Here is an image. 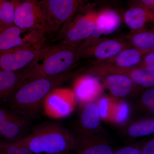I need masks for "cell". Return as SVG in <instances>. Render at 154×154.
Wrapping results in <instances>:
<instances>
[{
	"label": "cell",
	"mask_w": 154,
	"mask_h": 154,
	"mask_svg": "<svg viewBox=\"0 0 154 154\" xmlns=\"http://www.w3.org/2000/svg\"><path fill=\"white\" fill-rule=\"evenodd\" d=\"M84 69L41 77L24 83L10 98L11 110L27 119L35 118L42 110L43 102L48 95L81 74Z\"/></svg>",
	"instance_id": "cell-1"
},
{
	"label": "cell",
	"mask_w": 154,
	"mask_h": 154,
	"mask_svg": "<svg viewBox=\"0 0 154 154\" xmlns=\"http://www.w3.org/2000/svg\"><path fill=\"white\" fill-rule=\"evenodd\" d=\"M13 143L34 154H69L76 151L78 145L77 138L60 124L53 122L35 127L30 134Z\"/></svg>",
	"instance_id": "cell-2"
},
{
	"label": "cell",
	"mask_w": 154,
	"mask_h": 154,
	"mask_svg": "<svg viewBox=\"0 0 154 154\" xmlns=\"http://www.w3.org/2000/svg\"><path fill=\"white\" fill-rule=\"evenodd\" d=\"M79 47L61 42L53 46H44L36 59L25 69L24 83L69 71L79 60Z\"/></svg>",
	"instance_id": "cell-3"
},
{
	"label": "cell",
	"mask_w": 154,
	"mask_h": 154,
	"mask_svg": "<svg viewBox=\"0 0 154 154\" xmlns=\"http://www.w3.org/2000/svg\"><path fill=\"white\" fill-rule=\"evenodd\" d=\"M14 25L22 29L36 31L46 37L55 33L36 0H14Z\"/></svg>",
	"instance_id": "cell-4"
},
{
	"label": "cell",
	"mask_w": 154,
	"mask_h": 154,
	"mask_svg": "<svg viewBox=\"0 0 154 154\" xmlns=\"http://www.w3.org/2000/svg\"><path fill=\"white\" fill-rule=\"evenodd\" d=\"M81 74L94 76H105L111 74H121L129 77L134 84L145 88H152L154 85V72L140 67L124 68L106 63H93L88 69L85 68Z\"/></svg>",
	"instance_id": "cell-5"
},
{
	"label": "cell",
	"mask_w": 154,
	"mask_h": 154,
	"mask_svg": "<svg viewBox=\"0 0 154 154\" xmlns=\"http://www.w3.org/2000/svg\"><path fill=\"white\" fill-rule=\"evenodd\" d=\"M45 41L43 35L15 25L0 31V52L22 48H42Z\"/></svg>",
	"instance_id": "cell-6"
},
{
	"label": "cell",
	"mask_w": 154,
	"mask_h": 154,
	"mask_svg": "<svg viewBox=\"0 0 154 154\" xmlns=\"http://www.w3.org/2000/svg\"><path fill=\"white\" fill-rule=\"evenodd\" d=\"M38 2L55 32L69 21L84 3L80 0H42Z\"/></svg>",
	"instance_id": "cell-7"
},
{
	"label": "cell",
	"mask_w": 154,
	"mask_h": 154,
	"mask_svg": "<svg viewBox=\"0 0 154 154\" xmlns=\"http://www.w3.org/2000/svg\"><path fill=\"white\" fill-rule=\"evenodd\" d=\"M97 13L91 11L77 16L63 30L61 43L79 47L80 43L85 41L94 33Z\"/></svg>",
	"instance_id": "cell-8"
},
{
	"label": "cell",
	"mask_w": 154,
	"mask_h": 154,
	"mask_svg": "<svg viewBox=\"0 0 154 154\" xmlns=\"http://www.w3.org/2000/svg\"><path fill=\"white\" fill-rule=\"evenodd\" d=\"M76 100L73 92L68 88H58L45 99L42 110L48 117L55 119L66 117L74 110Z\"/></svg>",
	"instance_id": "cell-9"
},
{
	"label": "cell",
	"mask_w": 154,
	"mask_h": 154,
	"mask_svg": "<svg viewBox=\"0 0 154 154\" xmlns=\"http://www.w3.org/2000/svg\"><path fill=\"white\" fill-rule=\"evenodd\" d=\"M131 47L130 43L123 38L101 39L86 47H79V60L94 58L96 60L95 61L105 60Z\"/></svg>",
	"instance_id": "cell-10"
},
{
	"label": "cell",
	"mask_w": 154,
	"mask_h": 154,
	"mask_svg": "<svg viewBox=\"0 0 154 154\" xmlns=\"http://www.w3.org/2000/svg\"><path fill=\"white\" fill-rule=\"evenodd\" d=\"M43 47L22 48L1 51L0 70L18 72L28 67L36 59Z\"/></svg>",
	"instance_id": "cell-11"
},
{
	"label": "cell",
	"mask_w": 154,
	"mask_h": 154,
	"mask_svg": "<svg viewBox=\"0 0 154 154\" xmlns=\"http://www.w3.org/2000/svg\"><path fill=\"white\" fill-rule=\"evenodd\" d=\"M101 121L96 101L82 105L78 125L79 136L77 139H102L99 136L102 129Z\"/></svg>",
	"instance_id": "cell-12"
},
{
	"label": "cell",
	"mask_w": 154,
	"mask_h": 154,
	"mask_svg": "<svg viewBox=\"0 0 154 154\" xmlns=\"http://www.w3.org/2000/svg\"><path fill=\"white\" fill-rule=\"evenodd\" d=\"M76 102L81 105L94 102L103 92V86L97 77L80 74L75 78L73 90Z\"/></svg>",
	"instance_id": "cell-13"
},
{
	"label": "cell",
	"mask_w": 154,
	"mask_h": 154,
	"mask_svg": "<svg viewBox=\"0 0 154 154\" xmlns=\"http://www.w3.org/2000/svg\"><path fill=\"white\" fill-rule=\"evenodd\" d=\"M121 17L117 12L111 9H105L97 13L96 27L93 34L79 46L80 48L93 44L103 35H109L116 31L121 26Z\"/></svg>",
	"instance_id": "cell-14"
},
{
	"label": "cell",
	"mask_w": 154,
	"mask_h": 154,
	"mask_svg": "<svg viewBox=\"0 0 154 154\" xmlns=\"http://www.w3.org/2000/svg\"><path fill=\"white\" fill-rule=\"evenodd\" d=\"M25 69L18 72L0 70V102L10 99L25 81Z\"/></svg>",
	"instance_id": "cell-15"
},
{
	"label": "cell",
	"mask_w": 154,
	"mask_h": 154,
	"mask_svg": "<svg viewBox=\"0 0 154 154\" xmlns=\"http://www.w3.org/2000/svg\"><path fill=\"white\" fill-rule=\"evenodd\" d=\"M151 51L130 48L122 51L114 57L101 61H94V63H106L124 68L136 67L143 57Z\"/></svg>",
	"instance_id": "cell-16"
},
{
	"label": "cell",
	"mask_w": 154,
	"mask_h": 154,
	"mask_svg": "<svg viewBox=\"0 0 154 154\" xmlns=\"http://www.w3.org/2000/svg\"><path fill=\"white\" fill-rule=\"evenodd\" d=\"M123 18L125 25L131 31H134L143 29L146 24L153 22L154 13L153 11L134 5L125 11Z\"/></svg>",
	"instance_id": "cell-17"
},
{
	"label": "cell",
	"mask_w": 154,
	"mask_h": 154,
	"mask_svg": "<svg viewBox=\"0 0 154 154\" xmlns=\"http://www.w3.org/2000/svg\"><path fill=\"white\" fill-rule=\"evenodd\" d=\"M105 76V87L116 99L127 97L131 93L134 87V83L127 76L111 74Z\"/></svg>",
	"instance_id": "cell-18"
},
{
	"label": "cell",
	"mask_w": 154,
	"mask_h": 154,
	"mask_svg": "<svg viewBox=\"0 0 154 154\" xmlns=\"http://www.w3.org/2000/svg\"><path fill=\"white\" fill-rule=\"evenodd\" d=\"M135 48L142 51H154L153 30L142 29L131 31L124 38Z\"/></svg>",
	"instance_id": "cell-19"
},
{
	"label": "cell",
	"mask_w": 154,
	"mask_h": 154,
	"mask_svg": "<svg viewBox=\"0 0 154 154\" xmlns=\"http://www.w3.org/2000/svg\"><path fill=\"white\" fill-rule=\"evenodd\" d=\"M77 154H113V148L104 139H77Z\"/></svg>",
	"instance_id": "cell-20"
},
{
	"label": "cell",
	"mask_w": 154,
	"mask_h": 154,
	"mask_svg": "<svg viewBox=\"0 0 154 154\" xmlns=\"http://www.w3.org/2000/svg\"><path fill=\"white\" fill-rule=\"evenodd\" d=\"M29 126V121H7L0 123V137L14 142L23 137L25 130Z\"/></svg>",
	"instance_id": "cell-21"
},
{
	"label": "cell",
	"mask_w": 154,
	"mask_h": 154,
	"mask_svg": "<svg viewBox=\"0 0 154 154\" xmlns=\"http://www.w3.org/2000/svg\"><path fill=\"white\" fill-rule=\"evenodd\" d=\"M128 134L131 137L147 136L154 133V119H147L134 122L128 127Z\"/></svg>",
	"instance_id": "cell-22"
},
{
	"label": "cell",
	"mask_w": 154,
	"mask_h": 154,
	"mask_svg": "<svg viewBox=\"0 0 154 154\" xmlns=\"http://www.w3.org/2000/svg\"><path fill=\"white\" fill-rule=\"evenodd\" d=\"M130 112V107L127 102L116 99L113 106L110 122L118 125H124L129 119Z\"/></svg>",
	"instance_id": "cell-23"
},
{
	"label": "cell",
	"mask_w": 154,
	"mask_h": 154,
	"mask_svg": "<svg viewBox=\"0 0 154 154\" xmlns=\"http://www.w3.org/2000/svg\"><path fill=\"white\" fill-rule=\"evenodd\" d=\"M15 10L14 1H2L0 7V31L14 25Z\"/></svg>",
	"instance_id": "cell-24"
},
{
	"label": "cell",
	"mask_w": 154,
	"mask_h": 154,
	"mask_svg": "<svg viewBox=\"0 0 154 154\" xmlns=\"http://www.w3.org/2000/svg\"><path fill=\"white\" fill-rule=\"evenodd\" d=\"M116 99L107 96H104L98 99L97 103L102 120L110 122L113 106Z\"/></svg>",
	"instance_id": "cell-25"
},
{
	"label": "cell",
	"mask_w": 154,
	"mask_h": 154,
	"mask_svg": "<svg viewBox=\"0 0 154 154\" xmlns=\"http://www.w3.org/2000/svg\"><path fill=\"white\" fill-rule=\"evenodd\" d=\"M0 152L5 154H34L28 149L10 141L0 142Z\"/></svg>",
	"instance_id": "cell-26"
},
{
	"label": "cell",
	"mask_w": 154,
	"mask_h": 154,
	"mask_svg": "<svg viewBox=\"0 0 154 154\" xmlns=\"http://www.w3.org/2000/svg\"><path fill=\"white\" fill-rule=\"evenodd\" d=\"M7 121L24 122L29 121V119L12 110L0 108V123Z\"/></svg>",
	"instance_id": "cell-27"
},
{
	"label": "cell",
	"mask_w": 154,
	"mask_h": 154,
	"mask_svg": "<svg viewBox=\"0 0 154 154\" xmlns=\"http://www.w3.org/2000/svg\"><path fill=\"white\" fill-rule=\"evenodd\" d=\"M141 102L149 110L154 111V89L151 88L145 92L141 98Z\"/></svg>",
	"instance_id": "cell-28"
},
{
	"label": "cell",
	"mask_w": 154,
	"mask_h": 154,
	"mask_svg": "<svg viewBox=\"0 0 154 154\" xmlns=\"http://www.w3.org/2000/svg\"><path fill=\"white\" fill-rule=\"evenodd\" d=\"M140 67L154 72V51L149 53L143 57L142 65Z\"/></svg>",
	"instance_id": "cell-29"
},
{
	"label": "cell",
	"mask_w": 154,
	"mask_h": 154,
	"mask_svg": "<svg viewBox=\"0 0 154 154\" xmlns=\"http://www.w3.org/2000/svg\"><path fill=\"white\" fill-rule=\"evenodd\" d=\"M141 148L140 146H127L114 152L113 154H141Z\"/></svg>",
	"instance_id": "cell-30"
},
{
	"label": "cell",
	"mask_w": 154,
	"mask_h": 154,
	"mask_svg": "<svg viewBox=\"0 0 154 154\" xmlns=\"http://www.w3.org/2000/svg\"><path fill=\"white\" fill-rule=\"evenodd\" d=\"M141 154H154V139L148 141L142 146Z\"/></svg>",
	"instance_id": "cell-31"
},
{
	"label": "cell",
	"mask_w": 154,
	"mask_h": 154,
	"mask_svg": "<svg viewBox=\"0 0 154 154\" xmlns=\"http://www.w3.org/2000/svg\"><path fill=\"white\" fill-rule=\"evenodd\" d=\"M136 5L135 6H139L144 8L153 11L154 10V0H141L135 1Z\"/></svg>",
	"instance_id": "cell-32"
},
{
	"label": "cell",
	"mask_w": 154,
	"mask_h": 154,
	"mask_svg": "<svg viewBox=\"0 0 154 154\" xmlns=\"http://www.w3.org/2000/svg\"><path fill=\"white\" fill-rule=\"evenodd\" d=\"M2 0H0V7H1V4H2Z\"/></svg>",
	"instance_id": "cell-33"
},
{
	"label": "cell",
	"mask_w": 154,
	"mask_h": 154,
	"mask_svg": "<svg viewBox=\"0 0 154 154\" xmlns=\"http://www.w3.org/2000/svg\"><path fill=\"white\" fill-rule=\"evenodd\" d=\"M0 154H5L1 152H0Z\"/></svg>",
	"instance_id": "cell-34"
}]
</instances>
